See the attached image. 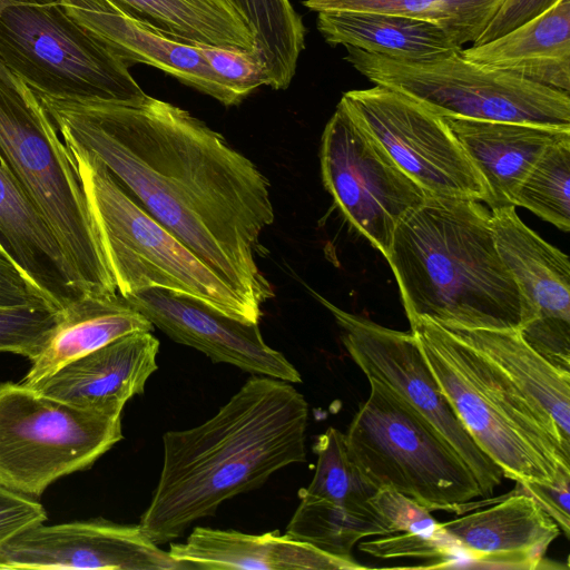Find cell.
Wrapping results in <instances>:
<instances>
[{
  "mask_svg": "<svg viewBox=\"0 0 570 570\" xmlns=\"http://www.w3.org/2000/svg\"><path fill=\"white\" fill-rule=\"evenodd\" d=\"M442 393L481 450L517 483L570 472V442L492 362L430 318H407Z\"/></svg>",
  "mask_w": 570,
  "mask_h": 570,
  "instance_id": "cell-4",
  "label": "cell"
},
{
  "mask_svg": "<svg viewBox=\"0 0 570 570\" xmlns=\"http://www.w3.org/2000/svg\"><path fill=\"white\" fill-rule=\"evenodd\" d=\"M370 503L386 520L393 533H417L430 538H448L431 511L401 492L382 487ZM449 539V538H448Z\"/></svg>",
  "mask_w": 570,
  "mask_h": 570,
  "instance_id": "cell-35",
  "label": "cell"
},
{
  "mask_svg": "<svg viewBox=\"0 0 570 570\" xmlns=\"http://www.w3.org/2000/svg\"><path fill=\"white\" fill-rule=\"evenodd\" d=\"M209 67L237 94L242 101L267 78L258 59L249 53L215 47H202Z\"/></svg>",
  "mask_w": 570,
  "mask_h": 570,
  "instance_id": "cell-36",
  "label": "cell"
},
{
  "mask_svg": "<svg viewBox=\"0 0 570 570\" xmlns=\"http://www.w3.org/2000/svg\"><path fill=\"white\" fill-rule=\"evenodd\" d=\"M62 9L129 67L144 63L170 75L224 106L242 102L209 67L202 47L176 42L145 26L110 0H57Z\"/></svg>",
  "mask_w": 570,
  "mask_h": 570,
  "instance_id": "cell-17",
  "label": "cell"
},
{
  "mask_svg": "<svg viewBox=\"0 0 570 570\" xmlns=\"http://www.w3.org/2000/svg\"><path fill=\"white\" fill-rule=\"evenodd\" d=\"M153 328V324L118 293L87 295L61 309L58 324L20 383L33 387L76 358L127 334Z\"/></svg>",
  "mask_w": 570,
  "mask_h": 570,
  "instance_id": "cell-24",
  "label": "cell"
},
{
  "mask_svg": "<svg viewBox=\"0 0 570 570\" xmlns=\"http://www.w3.org/2000/svg\"><path fill=\"white\" fill-rule=\"evenodd\" d=\"M322 180L345 219L386 258L396 226L428 197L343 101L320 149Z\"/></svg>",
  "mask_w": 570,
  "mask_h": 570,
  "instance_id": "cell-11",
  "label": "cell"
},
{
  "mask_svg": "<svg viewBox=\"0 0 570 570\" xmlns=\"http://www.w3.org/2000/svg\"><path fill=\"white\" fill-rule=\"evenodd\" d=\"M314 295L333 315L345 350L367 380L386 386L431 423L471 468L484 497L492 494L501 484L502 471L459 420L413 333L382 326Z\"/></svg>",
  "mask_w": 570,
  "mask_h": 570,
  "instance_id": "cell-12",
  "label": "cell"
},
{
  "mask_svg": "<svg viewBox=\"0 0 570 570\" xmlns=\"http://www.w3.org/2000/svg\"><path fill=\"white\" fill-rule=\"evenodd\" d=\"M0 59L38 97L132 104L147 95L129 66L57 0H24L2 10Z\"/></svg>",
  "mask_w": 570,
  "mask_h": 570,
  "instance_id": "cell-8",
  "label": "cell"
},
{
  "mask_svg": "<svg viewBox=\"0 0 570 570\" xmlns=\"http://www.w3.org/2000/svg\"><path fill=\"white\" fill-rule=\"evenodd\" d=\"M498 250L522 297L519 331L560 370L570 372V261L518 216L515 206L491 208Z\"/></svg>",
  "mask_w": 570,
  "mask_h": 570,
  "instance_id": "cell-14",
  "label": "cell"
},
{
  "mask_svg": "<svg viewBox=\"0 0 570 570\" xmlns=\"http://www.w3.org/2000/svg\"><path fill=\"white\" fill-rule=\"evenodd\" d=\"M358 543L361 551L375 558H419L429 561L430 568L454 567L462 556L450 539L417 533L397 532Z\"/></svg>",
  "mask_w": 570,
  "mask_h": 570,
  "instance_id": "cell-34",
  "label": "cell"
},
{
  "mask_svg": "<svg viewBox=\"0 0 570 570\" xmlns=\"http://www.w3.org/2000/svg\"><path fill=\"white\" fill-rule=\"evenodd\" d=\"M69 154L120 296L160 287L193 296L238 321L258 323L262 311L147 213L97 157Z\"/></svg>",
  "mask_w": 570,
  "mask_h": 570,
  "instance_id": "cell-6",
  "label": "cell"
},
{
  "mask_svg": "<svg viewBox=\"0 0 570 570\" xmlns=\"http://www.w3.org/2000/svg\"><path fill=\"white\" fill-rule=\"evenodd\" d=\"M503 0H305L316 12L357 10L399 14L429 21L444 29L453 40L473 45Z\"/></svg>",
  "mask_w": 570,
  "mask_h": 570,
  "instance_id": "cell-29",
  "label": "cell"
},
{
  "mask_svg": "<svg viewBox=\"0 0 570 570\" xmlns=\"http://www.w3.org/2000/svg\"><path fill=\"white\" fill-rule=\"evenodd\" d=\"M124 298L169 338L200 351L215 363H227L253 375L302 382L297 368L266 344L258 323L238 321L200 299L160 287Z\"/></svg>",
  "mask_w": 570,
  "mask_h": 570,
  "instance_id": "cell-16",
  "label": "cell"
},
{
  "mask_svg": "<svg viewBox=\"0 0 570 570\" xmlns=\"http://www.w3.org/2000/svg\"><path fill=\"white\" fill-rule=\"evenodd\" d=\"M446 327L498 366L570 442V372L533 350L519 328Z\"/></svg>",
  "mask_w": 570,
  "mask_h": 570,
  "instance_id": "cell-26",
  "label": "cell"
},
{
  "mask_svg": "<svg viewBox=\"0 0 570 570\" xmlns=\"http://www.w3.org/2000/svg\"><path fill=\"white\" fill-rule=\"evenodd\" d=\"M517 488L532 497L556 521L561 532L570 534V472L562 473L552 483H517Z\"/></svg>",
  "mask_w": 570,
  "mask_h": 570,
  "instance_id": "cell-39",
  "label": "cell"
},
{
  "mask_svg": "<svg viewBox=\"0 0 570 570\" xmlns=\"http://www.w3.org/2000/svg\"><path fill=\"white\" fill-rule=\"evenodd\" d=\"M46 520L47 512L35 498L0 485V547L17 533Z\"/></svg>",
  "mask_w": 570,
  "mask_h": 570,
  "instance_id": "cell-37",
  "label": "cell"
},
{
  "mask_svg": "<svg viewBox=\"0 0 570 570\" xmlns=\"http://www.w3.org/2000/svg\"><path fill=\"white\" fill-rule=\"evenodd\" d=\"M386 261L407 318L462 328H519L522 297L480 200L429 194L393 235Z\"/></svg>",
  "mask_w": 570,
  "mask_h": 570,
  "instance_id": "cell-3",
  "label": "cell"
},
{
  "mask_svg": "<svg viewBox=\"0 0 570 570\" xmlns=\"http://www.w3.org/2000/svg\"><path fill=\"white\" fill-rule=\"evenodd\" d=\"M313 451L317 455L315 472L299 498L324 500L361 514L379 513L370 503L377 489L350 458L344 433L328 428L318 435Z\"/></svg>",
  "mask_w": 570,
  "mask_h": 570,
  "instance_id": "cell-31",
  "label": "cell"
},
{
  "mask_svg": "<svg viewBox=\"0 0 570 570\" xmlns=\"http://www.w3.org/2000/svg\"><path fill=\"white\" fill-rule=\"evenodd\" d=\"M38 97V96H37ZM68 151L97 157L168 232L254 308L274 296L257 265L271 184L218 131L170 102L38 97Z\"/></svg>",
  "mask_w": 570,
  "mask_h": 570,
  "instance_id": "cell-1",
  "label": "cell"
},
{
  "mask_svg": "<svg viewBox=\"0 0 570 570\" xmlns=\"http://www.w3.org/2000/svg\"><path fill=\"white\" fill-rule=\"evenodd\" d=\"M341 101L424 191L488 203L481 175L441 116L381 85L346 91Z\"/></svg>",
  "mask_w": 570,
  "mask_h": 570,
  "instance_id": "cell-13",
  "label": "cell"
},
{
  "mask_svg": "<svg viewBox=\"0 0 570 570\" xmlns=\"http://www.w3.org/2000/svg\"><path fill=\"white\" fill-rule=\"evenodd\" d=\"M169 556L186 569L357 570L366 567L352 557L328 554L278 531L249 534L196 527Z\"/></svg>",
  "mask_w": 570,
  "mask_h": 570,
  "instance_id": "cell-22",
  "label": "cell"
},
{
  "mask_svg": "<svg viewBox=\"0 0 570 570\" xmlns=\"http://www.w3.org/2000/svg\"><path fill=\"white\" fill-rule=\"evenodd\" d=\"M558 0H503L472 46L484 45L537 18Z\"/></svg>",
  "mask_w": 570,
  "mask_h": 570,
  "instance_id": "cell-38",
  "label": "cell"
},
{
  "mask_svg": "<svg viewBox=\"0 0 570 570\" xmlns=\"http://www.w3.org/2000/svg\"><path fill=\"white\" fill-rule=\"evenodd\" d=\"M368 383L344 436L350 458L376 489L456 513L484 497L471 468L431 423L383 384Z\"/></svg>",
  "mask_w": 570,
  "mask_h": 570,
  "instance_id": "cell-7",
  "label": "cell"
},
{
  "mask_svg": "<svg viewBox=\"0 0 570 570\" xmlns=\"http://www.w3.org/2000/svg\"><path fill=\"white\" fill-rule=\"evenodd\" d=\"M122 411L73 406L22 383H0V485L39 498L122 440Z\"/></svg>",
  "mask_w": 570,
  "mask_h": 570,
  "instance_id": "cell-10",
  "label": "cell"
},
{
  "mask_svg": "<svg viewBox=\"0 0 570 570\" xmlns=\"http://www.w3.org/2000/svg\"><path fill=\"white\" fill-rule=\"evenodd\" d=\"M488 189L490 208L513 196L544 150L570 136V128L441 116Z\"/></svg>",
  "mask_w": 570,
  "mask_h": 570,
  "instance_id": "cell-21",
  "label": "cell"
},
{
  "mask_svg": "<svg viewBox=\"0 0 570 570\" xmlns=\"http://www.w3.org/2000/svg\"><path fill=\"white\" fill-rule=\"evenodd\" d=\"M345 48L344 59L371 82L400 91L439 116L570 128L569 92L468 60L462 49L402 60Z\"/></svg>",
  "mask_w": 570,
  "mask_h": 570,
  "instance_id": "cell-9",
  "label": "cell"
},
{
  "mask_svg": "<svg viewBox=\"0 0 570 570\" xmlns=\"http://www.w3.org/2000/svg\"><path fill=\"white\" fill-rule=\"evenodd\" d=\"M308 403L293 383L263 375L200 425L163 435V466L139 525L157 544L179 538L233 497L306 461Z\"/></svg>",
  "mask_w": 570,
  "mask_h": 570,
  "instance_id": "cell-2",
  "label": "cell"
},
{
  "mask_svg": "<svg viewBox=\"0 0 570 570\" xmlns=\"http://www.w3.org/2000/svg\"><path fill=\"white\" fill-rule=\"evenodd\" d=\"M317 29L332 46H351L393 59L425 60L463 49L434 23L384 12L321 11Z\"/></svg>",
  "mask_w": 570,
  "mask_h": 570,
  "instance_id": "cell-25",
  "label": "cell"
},
{
  "mask_svg": "<svg viewBox=\"0 0 570 570\" xmlns=\"http://www.w3.org/2000/svg\"><path fill=\"white\" fill-rule=\"evenodd\" d=\"M440 525L462 557L488 568H546V552L561 533L540 504L518 488L494 505Z\"/></svg>",
  "mask_w": 570,
  "mask_h": 570,
  "instance_id": "cell-18",
  "label": "cell"
},
{
  "mask_svg": "<svg viewBox=\"0 0 570 570\" xmlns=\"http://www.w3.org/2000/svg\"><path fill=\"white\" fill-rule=\"evenodd\" d=\"M4 569L185 570L139 524L104 519L30 527L0 547Z\"/></svg>",
  "mask_w": 570,
  "mask_h": 570,
  "instance_id": "cell-15",
  "label": "cell"
},
{
  "mask_svg": "<svg viewBox=\"0 0 570 570\" xmlns=\"http://www.w3.org/2000/svg\"><path fill=\"white\" fill-rule=\"evenodd\" d=\"M0 163L43 215L88 294H117L76 164L37 95L1 59Z\"/></svg>",
  "mask_w": 570,
  "mask_h": 570,
  "instance_id": "cell-5",
  "label": "cell"
},
{
  "mask_svg": "<svg viewBox=\"0 0 570 570\" xmlns=\"http://www.w3.org/2000/svg\"><path fill=\"white\" fill-rule=\"evenodd\" d=\"M468 60L570 91V0L484 45L462 49Z\"/></svg>",
  "mask_w": 570,
  "mask_h": 570,
  "instance_id": "cell-23",
  "label": "cell"
},
{
  "mask_svg": "<svg viewBox=\"0 0 570 570\" xmlns=\"http://www.w3.org/2000/svg\"><path fill=\"white\" fill-rule=\"evenodd\" d=\"M249 27L267 78L275 90L287 89L305 49L306 29L289 0H227Z\"/></svg>",
  "mask_w": 570,
  "mask_h": 570,
  "instance_id": "cell-28",
  "label": "cell"
},
{
  "mask_svg": "<svg viewBox=\"0 0 570 570\" xmlns=\"http://www.w3.org/2000/svg\"><path fill=\"white\" fill-rule=\"evenodd\" d=\"M0 252L60 309L89 295L55 232L1 163Z\"/></svg>",
  "mask_w": 570,
  "mask_h": 570,
  "instance_id": "cell-20",
  "label": "cell"
},
{
  "mask_svg": "<svg viewBox=\"0 0 570 570\" xmlns=\"http://www.w3.org/2000/svg\"><path fill=\"white\" fill-rule=\"evenodd\" d=\"M110 1L176 42L243 51L261 62L249 27L227 0Z\"/></svg>",
  "mask_w": 570,
  "mask_h": 570,
  "instance_id": "cell-27",
  "label": "cell"
},
{
  "mask_svg": "<svg viewBox=\"0 0 570 570\" xmlns=\"http://www.w3.org/2000/svg\"><path fill=\"white\" fill-rule=\"evenodd\" d=\"M61 316L51 304L0 306V352L35 360Z\"/></svg>",
  "mask_w": 570,
  "mask_h": 570,
  "instance_id": "cell-33",
  "label": "cell"
},
{
  "mask_svg": "<svg viewBox=\"0 0 570 570\" xmlns=\"http://www.w3.org/2000/svg\"><path fill=\"white\" fill-rule=\"evenodd\" d=\"M42 304L55 305L9 257L0 252V306Z\"/></svg>",
  "mask_w": 570,
  "mask_h": 570,
  "instance_id": "cell-40",
  "label": "cell"
},
{
  "mask_svg": "<svg viewBox=\"0 0 570 570\" xmlns=\"http://www.w3.org/2000/svg\"><path fill=\"white\" fill-rule=\"evenodd\" d=\"M299 499L285 533L328 554L351 558L363 539L393 533L380 513L361 514L324 500Z\"/></svg>",
  "mask_w": 570,
  "mask_h": 570,
  "instance_id": "cell-30",
  "label": "cell"
},
{
  "mask_svg": "<svg viewBox=\"0 0 570 570\" xmlns=\"http://www.w3.org/2000/svg\"><path fill=\"white\" fill-rule=\"evenodd\" d=\"M570 136L549 146L518 187L512 205L570 229Z\"/></svg>",
  "mask_w": 570,
  "mask_h": 570,
  "instance_id": "cell-32",
  "label": "cell"
},
{
  "mask_svg": "<svg viewBox=\"0 0 570 570\" xmlns=\"http://www.w3.org/2000/svg\"><path fill=\"white\" fill-rule=\"evenodd\" d=\"M158 352L151 332L127 334L67 363L33 389L73 406L122 411L157 371Z\"/></svg>",
  "mask_w": 570,
  "mask_h": 570,
  "instance_id": "cell-19",
  "label": "cell"
}]
</instances>
